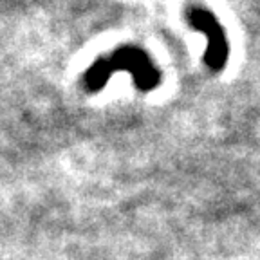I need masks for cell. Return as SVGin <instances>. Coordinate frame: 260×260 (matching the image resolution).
I'll use <instances>...</instances> for the list:
<instances>
[{
	"instance_id": "cell-1",
	"label": "cell",
	"mask_w": 260,
	"mask_h": 260,
	"mask_svg": "<svg viewBox=\"0 0 260 260\" xmlns=\"http://www.w3.org/2000/svg\"><path fill=\"white\" fill-rule=\"evenodd\" d=\"M128 73L139 92L155 90L162 81L161 69L155 67L150 54L139 45H121L110 54L100 56L83 74V89L89 94L102 92L116 73Z\"/></svg>"
},
{
	"instance_id": "cell-2",
	"label": "cell",
	"mask_w": 260,
	"mask_h": 260,
	"mask_svg": "<svg viewBox=\"0 0 260 260\" xmlns=\"http://www.w3.org/2000/svg\"><path fill=\"white\" fill-rule=\"evenodd\" d=\"M184 18L193 31L206 37L208 45L203 56L204 65L213 74L222 73L228 60H230V44H228V37L219 18L210 9L201 8V6L188 8L184 13Z\"/></svg>"
}]
</instances>
